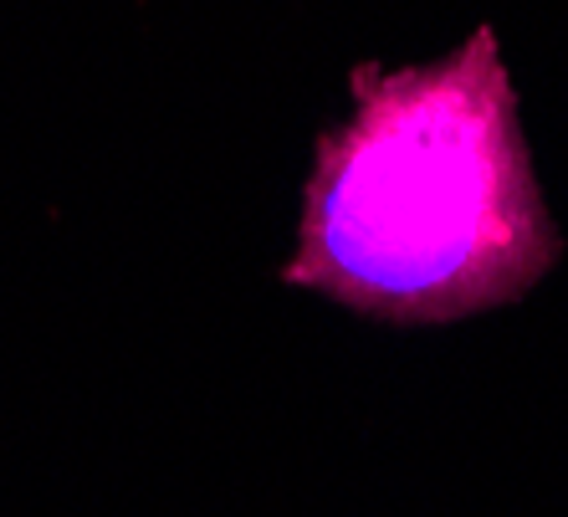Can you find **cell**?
<instances>
[{"instance_id": "6da1fadb", "label": "cell", "mask_w": 568, "mask_h": 517, "mask_svg": "<svg viewBox=\"0 0 568 517\" xmlns=\"http://www.w3.org/2000/svg\"><path fill=\"white\" fill-rule=\"evenodd\" d=\"M558 236L538 200L497 37L410 72H364L317 144L292 282L395 323L513 303Z\"/></svg>"}]
</instances>
